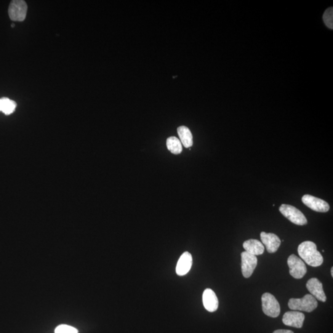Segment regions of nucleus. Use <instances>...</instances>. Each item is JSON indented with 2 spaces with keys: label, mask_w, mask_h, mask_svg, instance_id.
Wrapping results in <instances>:
<instances>
[{
  "label": "nucleus",
  "mask_w": 333,
  "mask_h": 333,
  "mask_svg": "<svg viewBox=\"0 0 333 333\" xmlns=\"http://www.w3.org/2000/svg\"><path fill=\"white\" fill-rule=\"evenodd\" d=\"M298 254L307 264L313 267L322 265L323 258L316 249V245L312 241H304L298 247Z\"/></svg>",
  "instance_id": "nucleus-1"
},
{
  "label": "nucleus",
  "mask_w": 333,
  "mask_h": 333,
  "mask_svg": "<svg viewBox=\"0 0 333 333\" xmlns=\"http://www.w3.org/2000/svg\"><path fill=\"white\" fill-rule=\"evenodd\" d=\"M289 308L292 310H300L311 312L318 306V302L311 294H306L301 299H290L288 302Z\"/></svg>",
  "instance_id": "nucleus-2"
},
{
  "label": "nucleus",
  "mask_w": 333,
  "mask_h": 333,
  "mask_svg": "<svg viewBox=\"0 0 333 333\" xmlns=\"http://www.w3.org/2000/svg\"><path fill=\"white\" fill-rule=\"evenodd\" d=\"M279 212L291 222L297 225H305L307 223V218L303 213L296 207L291 205L282 204L279 207Z\"/></svg>",
  "instance_id": "nucleus-3"
},
{
  "label": "nucleus",
  "mask_w": 333,
  "mask_h": 333,
  "mask_svg": "<svg viewBox=\"0 0 333 333\" xmlns=\"http://www.w3.org/2000/svg\"><path fill=\"white\" fill-rule=\"evenodd\" d=\"M262 310L266 315L276 318L280 313V305L276 298L270 293L266 292L262 296Z\"/></svg>",
  "instance_id": "nucleus-4"
},
{
  "label": "nucleus",
  "mask_w": 333,
  "mask_h": 333,
  "mask_svg": "<svg viewBox=\"0 0 333 333\" xmlns=\"http://www.w3.org/2000/svg\"><path fill=\"white\" fill-rule=\"evenodd\" d=\"M27 12H28V5L23 0H14L11 2L9 9V15L11 20L22 22L25 21Z\"/></svg>",
  "instance_id": "nucleus-5"
},
{
  "label": "nucleus",
  "mask_w": 333,
  "mask_h": 333,
  "mask_svg": "<svg viewBox=\"0 0 333 333\" xmlns=\"http://www.w3.org/2000/svg\"><path fill=\"white\" fill-rule=\"evenodd\" d=\"M287 265L289 268V273L293 278L301 279L307 273V267L301 258L294 254L290 255L287 259Z\"/></svg>",
  "instance_id": "nucleus-6"
},
{
  "label": "nucleus",
  "mask_w": 333,
  "mask_h": 333,
  "mask_svg": "<svg viewBox=\"0 0 333 333\" xmlns=\"http://www.w3.org/2000/svg\"><path fill=\"white\" fill-rule=\"evenodd\" d=\"M257 265V258L246 251L241 253V270L244 278H248L252 275Z\"/></svg>",
  "instance_id": "nucleus-7"
},
{
  "label": "nucleus",
  "mask_w": 333,
  "mask_h": 333,
  "mask_svg": "<svg viewBox=\"0 0 333 333\" xmlns=\"http://www.w3.org/2000/svg\"><path fill=\"white\" fill-rule=\"evenodd\" d=\"M302 201L306 206L314 211L327 212L329 210V205L327 202L310 194H305L303 196Z\"/></svg>",
  "instance_id": "nucleus-8"
},
{
  "label": "nucleus",
  "mask_w": 333,
  "mask_h": 333,
  "mask_svg": "<svg viewBox=\"0 0 333 333\" xmlns=\"http://www.w3.org/2000/svg\"><path fill=\"white\" fill-rule=\"evenodd\" d=\"M304 314L297 311H287L284 314L283 323L286 326L301 328L304 321Z\"/></svg>",
  "instance_id": "nucleus-9"
},
{
  "label": "nucleus",
  "mask_w": 333,
  "mask_h": 333,
  "mask_svg": "<svg viewBox=\"0 0 333 333\" xmlns=\"http://www.w3.org/2000/svg\"><path fill=\"white\" fill-rule=\"evenodd\" d=\"M306 287L308 291L310 292L316 299L324 302L326 300V296L323 289V284L318 279L312 278L307 281Z\"/></svg>",
  "instance_id": "nucleus-10"
},
{
  "label": "nucleus",
  "mask_w": 333,
  "mask_h": 333,
  "mask_svg": "<svg viewBox=\"0 0 333 333\" xmlns=\"http://www.w3.org/2000/svg\"><path fill=\"white\" fill-rule=\"evenodd\" d=\"M260 238L269 253H275L280 246L281 240L279 237L273 233H260Z\"/></svg>",
  "instance_id": "nucleus-11"
},
{
  "label": "nucleus",
  "mask_w": 333,
  "mask_h": 333,
  "mask_svg": "<svg viewBox=\"0 0 333 333\" xmlns=\"http://www.w3.org/2000/svg\"><path fill=\"white\" fill-rule=\"evenodd\" d=\"M193 265V257L190 252H185L181 255L176 266V273L178 275H186L191 270Z\"/></svg>",
  "instance_id": "nucleus-12"
},
{
  "label": "nucleus",
  "mask_w": 333,
  "mask_h": 333,
  "mask_svg": "<svg viewBox=\"0 0 333 333\" xmlns=\"http://www.w3.org/2000/svg\"><path fill=\"white\" fill-rule=\"evenodd\" d=\"M204 308L210 312H214L218 307V300L216 294L211 289H206L202 295Z\"/></svg>",
  "instance_id": "nucleus-13"
},
{
  "label": "nucleus",
  "mask_w": 333,
  "mask_h": 333,
  "mask_svg": "<svg viewBox=\"0 0 333 333\" xmlns=\"http://www.w3.org/2000/svg\"><path fill=\"white\" fill-rule=\"evenodd\" d=\"M243 247L246 252L255 255H262L264 252L265 247L262 242L257 239H250L244 242Z\"/></svg>",
  "instance_id": "nucleus-14"
},
{
  "label": "nucleus",
  "mask_w": 333,
  "mask_h": 333,
  "mask_svg": "<svg viewBox=\"0 0 333 333\" xmlns=\"http://www.w3.org/2000/svg\"><path fill=\"white\" fill-rule=\"evenodd\" d=\"M178 134L183 145L186 148H191L193 145V135L187 127L180 126L177 129Z\"/></svg>",
  "instance_id": "nucleus-15"
},
{
  "label": "nucleus",
  "mask_w": 333,
  "mask_h": 333,
  "mask_svg": "<svg viewBox=\"0 0 333 333\" xmlns=\"http://www.w3.org/2000/svg\"><path fill=\"white\" fill-rule=\"evenodd\" d=\"M17 106V104L15 101L11 100L6 97L0 98V111L6 115L14 113Z\"/></svg>",
  "instance_id": "nucleus-16"
},
{
  "label": "nucleus",
  "mask_w": 333,
  "mask_h": 333,
  "mask_svg": "<svg viewBox=\"0 0 333 333\" xmlns=\"http://www.w3.org/2000/svg\"><path fill=\"white\" fill-rule=\"evenodd\" d=\"M167 147L170 153L174 154H179L182 153L183 148L182 143L177 137H171L167 140Z\"/></svg>",
  "instance_id": "nucleus-17"
},
{
  "label": "nucleus",
  "mask_w": 333,
  "mask_h": 333,
  "mask_svg": "<svg viewBox=\"0 0 333 333\" xmlns=\"http://www.w3.org/2000/svg\"><path fill=\"white\" fill-rule=\"evenodd\" d=\"M323 21L325 25H326L327 28L332 29L333 28V9L332 8L325 11L323 15Z\"/></svg>",
  "instance_id": "nucleus-18"
},
{
  "label": "nucleus",
  "mask_w": 333,
  "mask_h": 333,
  "mask_svg": "<svg viewBox=\"0 0 333 333\" xmlns=\"http://www.w3.org/2000/svg\"><path fill=\"white\" fill-rule=\"evenodd\" d=\"M76 327L67 324H61L55 329V333H78Z\"/></svg>",
  "instance_id": "nucleus-19"
},
{
  "label": "nucleus",
  "mask_w": 333,
  "mask_h": 333,
  "mask_svg": "<svg viewBox=\"0 0 333 333\" xmlns=\"http://www.w3.org/2000/svg\"><path fill=\"white\" fill-rule=\"evenodd\" d=\"M273 333H294L291 330L288 329H278L274 331Z\"/></svg>",
  "instance_id": "nucleus-20"
},
{
  "label": "nucleus",
  "mask_w": 333,
  "mask_h": 333,
  "mask_svg": "<svg viewBox=\"0 0 333 333\" xmlns=\"http://www.w3.org/2000/svg\"><path fill=\"white\" fill-rule=\"evenodd\" d=\"M333 267L331 268V276L332 277L333 276Z\"/></svg>",
  "instance_id": "nucleus-21"
},
{
  "label": "nucleus",
  "mask_w": 333,
  "mask_h": 333,
  "mask_svg": "<svg viewBox=\"0 0 333 333\" xmlns=\"http://www.w3.org/2000/svg\"><path fill=\"white\" fill-rule=\"evenodd\" d=\"M15 26V24H12V28H14Z\"/></svg>",
  "instance_id": "nucleus-22"
}]
</instances>
